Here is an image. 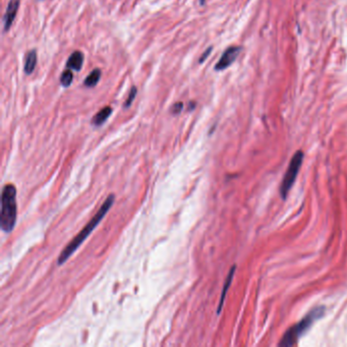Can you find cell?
<instances>
[{"label":"cell","instance_id":"6","mask_svg":"<svg viewBox=\"0 0 347 347\" xmlns=\"http://www.w3.org/2000/svg\"><path fill=\"white\" fill-rule=\"evenodd\" d=\"M18 8H20V0H10L8 8H6L4 18V32H8L10 28V26H12V24L16 18V16L18 14Z\"/></svg>","mask_w":347,"mask_h":347},{"label":"cell","instance_id":"1","mask_svg":"<svg viewBox=\"0 0 347 347\" xmlns=\"http://www.w3.org/2000/svg\"><path fill=\"white\" fill-rule=\"evenodd\" d=\"M114 200H115L114 194H109L107 196V198L104 200L103 205L100 207L99 211L95 214V216L91 219V221L86 224L84 227V229L80 231L78 234L76 238H74L70 240V242L62 250L58 258H57V265L62 266V264H64L70 258V256L78 248V246L86 240V238L91 234L92 231L98 226V224L102 221L104 216L108 213L109 209L114 204Z\"/></svg>","mask_w":347,"mask_h":347},{"label":"cell","instance_id":"12","mask_svg":"<svg viewBox=\"0 0 347 347\" xmlns=\"http://www.w3.org/2000/svg\"><path fill=\"white\" fill-rule=\"evenodd\" d=\"M72 80H74V74L70 70H64L60 76V82L64 86H70L72 82Z\"/></svg>","mask_w":347,"mask_h":347},{"label":"cell","instance_id":"2","mask_svg":"<svg viewBox=\"0 0 347 347\" xmlns=\"http://www.w3.org/2000/svg\"><path fill=\"white\" fill-rule=\"evenodd\" d=\"M16 188L14 184H8L2 190V214H0V225L6 234H10L14 228L16 222Z\"/></svg>","mask_w":347,"mask_h":347},{"label":"cell","instance_id":"3","mask_svg":"<svg viewBox=\"0 0 347 347\" xmlns=\"http://www.w3.org/2000/svg\"><path fill=\"white\" fill-rule=\"evenodd\" d=\"M324 314L323 308H316L314 310H312L304 319H302L300 323H298L296 326L292 327L287 332L284 334L283 338L281 339V342L279 343L280 346H290L294 345L298 338L302 335L310 326L312 324L321 318Z\"/></svg>","mask_w":347,"mask_h":347},{"label":"cell","instance_id":"10","mask_svg":"<svg viewBox=\"0 0 347 347\" xmlns=\"http://www.w3.org/2000/svg\"><path fill=\"white\" fill-rule=\"evenodd\" d=\"M111 113H112V108L110 106H106L102 108L98 113L95 114V116L92 120V124L95 126H102L109 118Z\"/></svg>","mask_w":347,"mask_h":347},{"label":"cell","instance_id":"9","mask_svg":"<svg viewBox=\"0 0 347 347\" xmlns=\"http://www.w3.org/2000/svg\"><path fill=\"white\" fill-rule=\"evenodd\" d=\"M236 265L232 266V268L230 269L227 277H226V280L224 282V286H223V290H222V294H221V298H220V302H219V306H218V310H217V314H219L221 312V310L223 308V304H224V300H225V296H226V294L228 292V289L231 285V282H232V279H234V272H236Z\"/></svg>","mask_w":347,"mask_h":347},{"label":"cell","instance_id":"15","mask_svg":"<svg viewBox=\"0 0 347 347\" xmlns=\"http://www.w3.org/2000/svg\"><path fill=\"white\" fill-rule=\"evenodd\" d=\"M211 50H212V48H209V49H208V50H207V51H206V52H205L203 55L200 56V62H198L200 64H202V62H203L206 60V57H208V55L211 53Z\"/></svg>","mask_w":347,"mask_h":347},{"label":"cell","instance_id":"7","mask_svg":"<svg viewBox=\"0 0 347 347\" xmlns=\"http://www.w3.org/2000/svg\"><path fill=\"white\" fill-rule=\"evenodd\" d=\"M84 64V54L80 51H74L70 56L66 62V68L70 70H74L76 72H80Z\"/></svg>","mask_w":347,"mask_h":347},{"label":"cell","instance_id":"11","mask_svg":"<svg viewBox=\"0 0 347 347\" xmlns=\"http://www.w3.org/2000/svg\"><path fill=\"white\" fill-rule=\"evenodd\" d=\"M101 78V70L99 68H95L94 70H92L90 72V74L84 80V86H89V88H92V86H95L99 80Z\"/></svg>","mask_w":347,"mask_h":347},{"label":"cell","instance_id":"4","mask_svg":"<svg viewBox=\"0 0 347 347\" xmlns=\"http://www.w3.org/2000/svg\"><path fill=\"white\" fill-rule=\"evenodd\" d=\"M304 160V153L302 151H298L296 153V155L292 157L290 164L288 166V169L285 173L284 178L281 182V186H280V192L281 196H283V198H286V196L288 194V192L290 190V188H292L296 176L298 174L300 168L302 166Z\"/></svg>","mask_w":347,"mask_h":347},{"label":"cell","instance_id":"14","mask_svg":"<svg viewBox=\"0 0 347 347\" xmlns=\"http://www.w3.org/2000/svg\"><path fill=\"white\" fill-rule=\"evenodd\" d=\"M184 109V103L182 102H176V104H173L171 109H170V112L173 114V115H178L180 114Z\"/></svg>","mask_w":347,"mask_h":347},{"label":"cell","instance_id":"8","mask_svg":"<svg viewBox=\"0 0 347 347\" xmlns=\"http://www.w3.org/2000/svg\"><path fill=\"white\" fill-rule=\"evenodd\" d=\"M37 66V52L36 50H30L24 56V70L26 74H31Z\"/></svg>","mask_w":347,"mask_h":347},{"label":"cell","instance_id":"5","mask_svg":"<svg viewBox=\"0 0 347 347\" xmlns=\"http://www.w3.org/2000/svg\"><path fill=\"white\" fill-rule=\"evenodd\" d=\"M240 52V47H229L228 49H226V51L222 54L221 58L217 62L215 70H223L229 68L231 64L236 62Z\"/></svg>","mask_w":347,"mask_h":347},{"label":"cell","instance_id":"13","mask_svg":"<svg viewBox=\"0 0 347 347\" xmlns=\"http://www.w3.org/2000/svg\"><path fill=\"white\" fill-rule=\"evenodd\" d=\"M136 94H138V89H136V86H132V89H130V94H128V99H126V103H124V107H126V108L130 107V105L132 104L134 99L136 98Z\"/></svg>","mask_w":347,"mask_h":347}]
</instances>
